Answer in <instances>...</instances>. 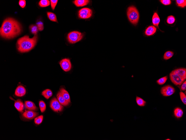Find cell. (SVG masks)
<instances>
[{"label": "cell", "instance_id": "obj_1", "mask_svg": "<svg viewBox=\"0 0 186 140\" xmlns=\"http://www.w3.org/2000/svg\"><path fill=\"white\" fill-rule=\"evenodd\" d=\"M22 30V26L15 19L8 18L4 20L0 28L1 36L4 38L11 39L19 35Z\"/></svg>", "mask_w": 186, "mask_h": 140}, {"label": "cell", "instance_id": "obj_2", "mask_svg": "<svg viewBox=\"0 0 186 140\" xmlns=\"http://www.w3.org/2000/svg\"><path fill=\"white\" fill-rule=\"evenodd\" d=\"M38 39L37 35L32 38L26 35L19 39L17 42V47L18 51L21 53H25L31 50L36 44Z\"/></svg>", "mask_w": 186, "mask_h": 140}, {"label": "cell", "instance_id": "obj_3", "mask_svg": "<svg viewBox=\"0 0 186 140\" xmlns=\"http://www.w3.org/2000/svg\"><path fill=\"white\" fill-rule=\"evenodd\" d=\"M128 18L132 24L137 25L139 18V14L137 9L134 6H130L128 8L127 10Z\"/></svg>", "mask_w": 186, "mask_h": 140}, {"label": "cell", "instance_id": "obj_4", "mask_svg": "<svg viewBox=\"0 0 186 140\" xmlns=\"http://www.w3.org/2000/svg\"><path fill=\"white\" fill-rule=\"evenodd\" d=\"M83 34L80 32L73 31L68 34L67 39L70 43L73 44L80 41L83 39Z\"/></svg>", "mask_w": 186, "mask_h": 140}, {"label": "cell", "instance_id": "obj_5", "mask_svg": "<svg viewBox=\"0 0 186 140\" xmlns=\"http://www.w3.org/2000/svg\"><path fill=\"white\" fill-rule=\"evenodd\" d=\"M169 76L171 81L176 86H181L185 80L178 75L172 71L170 74Z\"/></svg>", "mask_w": 186, "mask_h": 140}, {"label": "cell", "instance_id": "obj_6", "mask_svg": "<svg viewBox=\"0 0 186 140\" xmlns=\"http://www.w3.org/2000/svg\"><path fill=\"white\" fill-rule=\"evenodd\" d=\"M92 11L90 9L85 8L80 9L78 12V17L81 19L89 18L92 16Z\"/></svg>", "mask_w": 186, "mask_h": 140}, {"label": "cell", "instance_id": "obj_7", "mask_svg": "<svg viewBox=\"0 0 186 140\" xmlns=\"http://www.w3.org/2000/svg\"><path fill=\"white\" fill-rule=\"evenodd\" d=\"M51 109L54 111L60 112L63 109V107L61 105L56 98H54L51 100L50 105Z\"/></svg>", "mask_w": 186, "mask_h": 140}, {"label": "cell", "instance_id": "obj_8", "mask_svg": "<svg viewBox=\"0 0 186 140\" xmlns=\"http://www.w3.org/2000/svg\"><path fill=\"white\" fill-rule=\"evenodd\" d=\"M175 92V90L174 87L169 85L163 87L161 90L162 94L165 97H168L172 95Z\"/></svg>", "mask_w": 186, "mask_h": 140}, {"label": "cell", "instance_id": "obj_9", "mask_svg": "<svg viewBox=\"0 0 186 140\" xmlns=\"http://www.w3.org/2000/svg\"><path fill=\"white\" fill-rule=\"evenodd\" d=\"M60 65L62 69L65 72H68L70 70L72 66L71 61L69 59H65L60 61Z\"/></svg>", "mask_w": 186, "mask_h": 140}, {"label": "cell", "instance_id": "obj_10", "mask_svg": "<svg viewBox=\"0 0 186 140\" xmlns=\"http://www.w3.org/2000/svg\"><path fill=\"white\" fill-rule=\"evenodd\" d=\"M38 114V113L34 112L33 111L28 110L23 113L22 116L26 119L32 120L36 117Z\"/></svg>", "mask_w": 186, "mask_h": 140}, {"label": "cell", "instance_id": "obj_11", "mask_svg": "<svg viewBox=\"0 0 186 140\" xmlns=\"http://www.w3.org/2000/svg\"><path fill=\"white\" fill-rule=\"evenodd\" d=\"M26 90L25 87L22 86H19L16 90L15 95L19 97H22L26 94Z\"/></svg>", "mask_w": 186, "mask_h": 140}, {"label": "cell", "instance_id": "obj_12", "mask_svg": "<svg viewBox=\"0 0 186 140\" xmlns=\"http://www.w3.org/2000/svg\"><path fill=\"white\" fill-rule=\"evenodd\" d=\"M14 106L19 112L22 113L23 112L24 110V104L20 99H18L15 101Z\"/></svg>", "mask_w": 186, "mask_h": 140}, {"label": "cell", "instance_id": "obj_13", "mask_svg": "<svg viewBox=\"0 0 186 140\" xmlns=\"http://www.w3.org/2000/svg\"><path fill=\"white\" fill-rule=\"evenodd\" d=\"M173 72L178 74L180 77L185 80L186 79V69L184 68H181L174 70Z\"/></svg>", "mask_w": 186, "mask_h": 140}, {"label": "cell", "instance_id": "obj_14", "mask_svg": "<svg viewBox=\"0 0 186 140\" xmlns=\"http://www.w3.org/2000/svg\"><path fill=\"white\" fill-rule=\"evenodd\" d=\"M26 109L29 110L36 111L37 108L33 102L30 101H26L24 104Z\"/></svg>", "mask_w": 186, "mask_h": 140}, {"label": "cell", "instance_id": "obj_15", "mask_svg": "<svg viewBox=\"0 0 186 140\" xmlns=\"http://www.w3.org/2000/svg\"><path fill=\"white\" fill-rule=\"evenodd\" d=\"M57 97V100L62 105L65 106L68 105L69 103L61 95L60 92H58Z\"/></svg>", "mask_w": 186, "mask_h": 140}, {"label": "cell", "instance_id": "obj_16", "mask_svg": "<svg viewBox=\"0 0 186 140\" xmlns=\"http://www.w3.org/2000/svg\"><path fill=\"white\" fill-rule=\"evenodd\" d=\"M89 2L88 0H75L73 2L74 4L77 7L85 6L88 5Z\"/></svg>", "mask_w": 186, "mask_h": 140}, {"label": "cell", "instance_id": "obj_17", "mask_svg": "<svg viewBox=\"0 0 186 140\" xmlns=\"http://www.w3.org/2000/svg\"><path fill=\"white\" fill-rule=\"evenodd\" d=\"M156 28L154 26H150L146 29L145 34L147 36H151L156 32Z\"/></svg>", "mask_w": 186, "mask_h": 140}, {"label": "cell", "instance_id": "obj_18", "mask_svg": "<svg viewBox=\"0 0 186 140\" xmlns=\"http://www.w3.org/2000/svg\"><path fill=\"white\" fill-rule=\"evenodd\" d=\"M60 92L63 97L69 103H70V97L68 92L63 88H61L60 89Z\"/></svg>", "mask_w": 186, "mask_h": 140}, {"label": "cell", "instance_id": "obj_19", "mask_svg": "<svg viewBox=\"0 0 186 140\" xmlns=\"http://www.w3.org/2000/svg\"><path fill=\"white\" fill-rule=\"evenodd\" d=\"M160 21L159 17L157 13H154L152 18V22L153 25L159 28V25Z\"/></svg>", "mask_w": 186, "mask_h": 140}, {"label": "cell", "instance_id": "obj_20", "mask_svg": "<svg viewBox=\"0 0 186 140\" xmlns=\"http://www.w3.org/2000/svg\"><path fill=\"white\" fill-rule=\"evenodd\" d=\"M42 95L45 98L48 99L52 97L53 95V93L50 90L47 89L43 91L42 93Z\"/></svg>", "mask_w": 186, "mask_h": 140}, {"label": "cell", "instance_id": "obj_21", "mask_svg": "<svg viewBox=\"0 0 186 140\" xmlns=\"http://www.w3.org/2000/svg\"><path fill=\"white\" fill-rule=\"evenodd\" d=\"M136 104L139 106L143 107L146 106V101L140 97L136 96Z\"/></svg>", "mask_w": 186, "mask_h": 140}, {"label": "cell", "instance_id": "obj_22", "mask_svg": "<svg viewBox=\"0 0 186 140\" xmlns=\"http://www.w3.org/2000/svg\"><path fill=\"white\" fill-rule=\"evenodd\" d=\"M174 112L176 117L178 118H181L183 114L182 110L179 108H176L174 110Z\"/></svg>", "mask_w": 186, "mask_h": 140}, {"label": "cell", "instance_id": "obj_23", "mask_svg": "<svg viewBox=\"0 0 186 140\" xmlns=\"http://www.w3.org/2000/svg\"><path fill=\"white\" fill-rule=\"evenodd\" d=\"M47 14L48 18L51 21L58 22L57 20L56 14L51 12H47Z\"/></svg>", "mask_w": 186, "mask_h": 140}, {"label": "cell", "instance_id": "obj_24", "mask_svg": "<svg viewBox=\"0 0 186 140\" xmlns=\"http://www.w3.org/2000/svg\"><path fill=\"white\" fill-rule=\"evenodd\" d=\"M39 6L42 7H46L50 4V1L48 0H41L39 4Z\"/></svg>", "mask_w": 186, "mask_h": 140}, {"label": "cell", "instance_id": "obj_25", "mask_svg": "<svg viewBox=\"0 0 186 140\" xmlns=\"http://www.w3.org/2000/svg\"><path fill=\"white\" fill-rule=\"evenodd\" d=\"M31 33L35 35H36L38 32L39 30L37 26L36 25H32L29 27Z\"/></svg>", "mask_w": 186, "mask_h": 140}, {"label": "cell", "instance_id": "obj_26", "mask_svg": "<svg viewBox=\"0 0 186 140\" xmlns=\"http://www.w3.org/2000/svg\"><path fill=\"white\" fill-rule=\"evenodd\" d=\"M174 52L171 51H168L165 53L164 59L165 60H167L172 57L174 55Z\"/></svg>", "mask_w": 186, "mask_h": 140}, {"label": "cell", "instance_id": "obj_27", "mask_svg": "<svg viewBox=\"0 0 186 140\" xmlns=\"http://www.w3.org/2000/svg\"><path fill=\"white\" fill-rule=\"evenodd\" d=\"M39 105L41 112L42 113L44 112L46 109V104L44 102L40 101L39 102Z\"/></svg>", "mask_w": 186, "mask_h": 140}, {"label": "cell", "instance_id": "obj_28", "mask_svg": "<svg viewBox=\"0 0 186 140\" xmlns=\"http://www.w3.org/2000/svg\"><path fill=\"white\" fill-rule=\"evenodd\" d=\"M43 119V116L40 115L35 119V123L37 125H39L41 123Z\"/></svg>", "mask_w": 186, "mask_h": 140}, {"label": "cell", "instance_id": "obj_29", "mask_svg": "<svg viewBox=\"0 0 186 140\" xmlns=\"http://www.w3.org/2000/svg\"><path fill=\"white\" fill-rule=\"evenodd\" d=\"M177 5L179 7H181L182 8H184L186 6V1L185 0H177L176 1Z\"/></svg>", "mask_w": 186, "mask_h": 140}, {"label": "cell", "instance_id": "obj_30", "mask_svg": "<svg viewBox=\"0 0 186 140\" xmlns=\"http://www.w3.org/2000/svg\"><path fill=\"white\" fill-rule=\"evenodd\" d=\"M168 79L167 76L162 77L157 81V83L159 85H163L167 81Z\"/></svg>", "mask_w": 186, "mask_h": 140}, {"label": "cell", "instance_id": "obj_31", "mask_svg": "<svg viewBox=\"0 0 186 140\" xmlns=\"http://www.w3.org/2000/svg\"><path fill=\"white\" fill-rule=\"evenodd\" d=\"M175 21V19L174 16H168L167 19V22L168 24H173Z\"/></svg>", "mask_w": 186, "mask_h": 140}, {"label": "cell", "instance_id": "obj_32", "mask_svg": "<svg viewBox=\"0 0 186 140\" xmlns=\"http://www.w3.org/2000/svg\"><path fill=\"white\" fill-rule=\"evenodd\" d=\"M180 98L182 103L185 105L186 104V96L184 93L181 92L180 93Z\"/></svg>", "mask_w": 186, "mask_h": 140}, {"label": "cell", "instance_id": "obj_33", "mask_svg": "<svg viewBox=\"0 0 186 140\" xmlns=\"http://www.w3.org/2000/svg\"><path fill=\"white\" fill-rule=\"evenodd\" d=\"M36 26L38 29L40 31L43 30L44 29L43 23L41 21L38 22L36 23Z\"/></svg>", "mask_w": 186, "mask_h": 140}, {"label": "cell", "instance_id": "obj_34", "mask_svg": "<svg viewBox=\"0 0 186 140\" xmlns=\"http://www.w3.org/2000/svg\"><path fill=\"white\" fill-rule=\"evenodd\" d=\"M58 2V0H51L50 2L52 10H54L56 7Z\"/></svg>", "mask_w": 186, "mask_h": 140}, {"label": "cell", "instance_id": "obj_35", "mask_svg": "<svg viewBox=\"0 0 186 140\" xmlns=\"http://www.w3.org/2000/svg\"><path fill=\"white\" fill-rule=\"evenodd\" d=\"M19 4L22 8H24L26 6V1L25 0H20L19 2Z\"/></svg>", "mask_w": 186, "mask_h": 140}, {"label": "cell", "instance_id": "obj_36", "mask_svg": "<svg viewBox=\"0 0 186 140\" xmlns=\"http://www.w3.org/2000/svg\"><path fill=\"white\" fill-rule=\"evenodd\" d=\"M160 1L162 4L165 5H170L171 3L170 0H161Z\"/></svg>", "mask_w": 186, "mask_h": 140}, {"label": "cell", "instance_id": "obj_37", "mask_svg": "<svg viewBox=\"0 0 186 140\" xmlns=\"http://www.w3.org/2000/svg\"><path fill=\"white\" fill-rule=\"evenodd\" d=\"M181 86V89L183 91H184L186 90V81H185L182 84Z\"/></svg>", "mask_w": 186, "mask_h": 140}, {"label": "cell", "instance_id": "obj_38", "mask_svg": "<svg viewBox=\"0 0 186 140\" xmlns=\"http://www.w3.org/2000/svg\"><path fill=\"white\" fill-rule=\"evenodd\" d=\"M166 140H170V139H167Z\"/></svg>", "mask_w": 186, "mask_h": 140}]
</instances>
